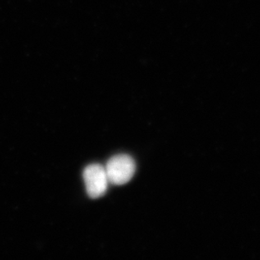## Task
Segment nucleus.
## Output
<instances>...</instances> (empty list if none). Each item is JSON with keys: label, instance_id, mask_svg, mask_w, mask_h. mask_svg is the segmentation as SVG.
Masks as SVG:
<instances>
[{"label": "nucleus", "instance_id": "2", "mask_svg": "<svg viewBox=\"0 0 260 260\" xmlns=\"http://www.w3.org/2000/svg\"><path fill=\"white\" fill-rule=\"evenodd\" d=\"M83 177L88 197L98 199L106 194L110 182L105 167L100 165H88L84 170Z\"/></svg>", "mask_w": 260, "mask_h": 260}, {"label": "nucleus", "instance_id": "1", "mask_svg": "<svg viewBox=\"0 0 260 260\" xmlns=\"http://www.w3.org/2000/svg\"><path fill=\"white\" fill-rule=\"evenodd\" d=\"M105 169L111 184L123 185L130 181L134 176L135 161L129 155H116L109 160Z\"/></svg>", "mask_w": 260, "mask_h": 260}]
</instances>
